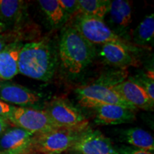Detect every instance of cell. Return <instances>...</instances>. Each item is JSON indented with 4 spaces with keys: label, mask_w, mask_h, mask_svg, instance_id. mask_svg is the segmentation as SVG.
<instances>
[{
    "label": "cell",
    "mask_w": 154,
    "mask_h": 154,
    "mask_svg": "<svg viewBox=\"0 0 154 154\" xmlns=\"http://www.w3.org/2000/svg\"><path fill=\"white\" fill-rule=\"evenodd\" d=\"M57 64V54L48 40L30 42L21 48L18 69L24 76L47 82L54 74Z\"/></svg>",
    "instance_id": "obj_1"
},
{
    "label": "cell",
    "mask_w": 154,
    "mask_h": 154,
    "mask_svg": "<svg viewBox=\"0 0 154 154\" xmlns=\"http://www.w3.org/2000/svg\"><path fill=\"white\" fill-rule=\"evenodd\" d=\"M59 54L63 69L69 74H80L93 61L96 48L82 36L72 25L62 30Z\"/></svg>",
    "instance_id": "obj_2"
},
{
    "label": "cell",
    "mask_w": 154,
    "mask_h": 154,
    "mask_svg": "<svg viewBox=\"0 0 154 154\" xmlns=\"http://www.w3.org/2000/svg\"><path fill=\"white\" fill-rule=\"evenodd\" d=\"M87 128H57L36 134L32 148L40 154H60L69 149Z\"/></svg>",
    "instance_id": "obj_3"
},
{
    "label": "cell",
    "mask_w": 154,
    "mask_h": 154,
    "mask_svg": "<svg viewBox=\"0 0 154 154\" xmlns=\"http://www.w3.org/2000/svg\"><path fill=\"white\" fill-rule=\"evenodd\" d=\"M85 39L94 44L119 43L130 44L126 40L116 34L107 26L103 19L77 14L76 20L72 24Z\"/></svg>",
    "instance_id": "obj_4"
},
{
    "label": "cell",
    "mask_w": 154,
    "mask_h": 154,
    "mask_svg": "<svg viewBox=\"0 0 154 154\" xmlns=\"http://www.w3.org/2000/svg\"><path fill=\"white\" fill-rule=\"evenodd\" d=\"M76 93L79 103L86 108L95 109L102 106L116 104L136 110L127 103L111 86L99 83H94L78 88Z\"/></svg>",
    "instance_id": "obj_5"
},
{
    "label": "cell",
    "mask_w": 154,
    "mask_h": 154,
    "mask_svg": "<svg viewBox=\"0 0 154 154\" xmlns=\"http://www.w3.org/2000/svg\"><path fill=\"white\" fill-rule=\"evenodd\" d=\"M7 120L17 127L36 135L60 128L51 121L45 111L33 108L14 106Z\"/></svg>",
    "instance_id": "obj_6"
},
{
    "label": "cell",
    "mask_w": 154,
    "mask_h": 154,
    "mask_svg": "<svg viewBox=\"0 0 154 154\" xmlns=\"http://www.w3.org/2000/svg\"><path fill=\"white\" fill-rule=\"evenodd\" d=\"M44 111L60 128H87L88 123L84 116L66 99L52 100Z\"/></svg>",
    "instance_id": "obj_7"
},
{
    "label": "cell",
    "mask_w": 154,
    "mask_h": 154,
    "mask_svg": "<svg viewBox=\"0 0 154 154\" xmlns=\"http://www.w3.org/2000/svg\"><path fill=\"white\" fill-rule=\"evenodd\" d=\"M81 154H119L109 138L98 130L86 129L72 148Z\"/></svg>",
    "instance_id": "obj_8"
},
{
    "label": "cell",
    "mask_w": 154,
    "mask_h": 154,
    "mask_svg": "<svg viewBox=\"0 0 154 154\" xmlns=\"http://www.w3.org/2000/svg\"><path fill=\"white\" fill-rule=\"evenodd\" d=\"M99 55L106 64L121 69H126L128 66H137L139 63L133 54L131 44L119 43L103 44Z\"/></svg>",
    "instance_id": "obj_9"
},
{
    "label": "cell",
    "mask_w": 154,
    "mask_h": 154,
    "mask_svg": "<svg viewBox=\"0 0 154 154\" xmlns=\"http://www.w3.org/2000/svg\"><path fill=\"white\" fill-rule=\"evenodd\" d=\"M36 134L19 127L7 129L0 136V152L22 154L32 149Z\"/></svg>",
    "instance_id": "obj_10"
},
{
    "label": "cell",
    "mask_w": 154,
    "mask_h": 154,
    "mask_svg": "<svg viewBox=\"0 0 154 154\" xmlns=\"http://www.w3.org/2000/svg\"><path fill=\"white\" fill-rule=\"evenodd\" d=\"M111 88L132 107L146 111H153L154 101L149 97L139 84L131 78L123 81Z\"/></svg>",
    "instance_id": "obj_11"
},
{
    "label": "cell",
    "mask_w": 154,
    "mask_h": 154,
    "mask_svg": "<svg viewBox=\"0 0 154 154\" xmlns=\"http://www.w3.org/2000/svg\"><path fill=\"white\" fill-rule=\"evenodd\" d=\"M41 99L42 96L37 92L19 84L13 83L0 84V99L4 102L20 106L19 107H26L37 104Z\"/></svg>",
    "instance_id": "obj_12"
},
{
    "label": "cell",
    "mask_w": 154,
    "mask_h": 154,
    "mask_svg": "<svg viewBox=\"0 0 154 154\" xmlns=\"http://www.w3.org/2000/svg\"><path fill=\"white\" fill-rule=\"evenodd\" d=\"M96 124L111 126L126 124L136 119L134 110L120 105H105L95 109Z\"/></svg>",
    "instance_id": "obj_13"
},
{
    "label": "cell",
    "mask_w": 154,
    "mask_h": 154,
    "mask_svg": "<svg viewBox=\"0 0 154 154\" xmlns=\"http://www.w3.org/2000/svg\"><path fill=\"white\" fill-rule=\"evenodd\" d=\"M108 14H109V23L112 28L111 30L122 38L127 32L132 22V8L131 2L125 0L111 1Z\"/></svg>",
    "instance_id": "obj_14"
},
{
    "label": "cell",
    "mask_w": 154,
    "mask_h": 154,
    "mask_svg": "<svg viewBox=\"0 0 154 154\" xmlns=\"http://www.w3.org/2000/svg\"><path fill=\"white\" fill-rule=\"evenodd\" d=\"M22 45L13 44L0 51V79L9 80L19 74V55Z\"/></svg>",
    "instance_id": "obj_15"
},
{
    "label": "cell",
    "mask_w": 154,
    "mask_h": 154,
    "mask_svg": "<svg viewBox=\"0 0 154 154\" xmlns=\"http://www.w3.org/2000/svg\"><path fill=\"white\" fill-rule=\"evenodd\" d=\"M24 2L0 0V27L7 29L20 22L24 12Z\"/></svg>",
    "instance_id": "obj_16"
},
{
    "label": "cell",
    "mask_w": 154,
    "mask_h": 154,
    "mask_svg": "<svg viewBox=\"0 0 154 154\" xmlns=\"http://www.w3.org/2000/svg\"><path fill=\"white\" fill-rule=\"evenodd\" d=\"M119 138L121 142L131 147L151 152L154 151L153 136L140 128H131L122 131Z\"/></svg>",
    "instance_id": "obj_17"
},
{
    "label": "cell",
    "mask_w": 154,
    "mask_h": 154,
    "mask_svg": "<svg viewBox=\"0 0 154 154\" xmlns=\"http://www.w3.org/2000/svg\"><path fill=\"white\" fill-rule=\"evenodd\" d=\"M134 45L144 48H151L154 40V15L146 16L131 34Z\"/></svg>",
    "instance_id": "obj_18"
},
{
    "label": "cell",
    "mask_w": 154,
    "mask_h": 154,
    "mask_svg": "<svg viewBox=\"0 0 154 154\" xmlns=\"http://www.w3.org/2000/svg\"><path fill=\"white\" fill-rule=\"evenodd\" d=\"M111 1L109 0H78L76 14L103 19L109 12Z\"/></svg>",
    "instance_id": "obj_19"
},
{
    "label": "cell",
    "mask_w": 154,
    "mask_h": 154,
    "mask_svg": "<svg viewBox=\"0 0 154 154\" xmlns=\"http://www.w3.org/2000/svg\"><path fill=\"white\" fill-rule=\"evenodd\" d=\"M38 3L52 26L60 24L66 18V14L58 0H40Z\"/></svg>",
    "instance_id": "obj_20"
},
{
    "label": "cell",
    "mask_w": 154,
    "mask_h": 154,
    "mask_svg": "<svg viewBox=\"0 0 154 154\" xmlns=\"http://www.w3.org/2000/svg\"><path fill=\"white\" fill-rule=\"evenodd\" d=\"M134 82L141 86L144 91L146 92L147 95L152 101H154V81L153 74H147L143 76H138L136 78L131 77Z\"/></svg>",
    "instance_id": "obj_21"
},
{
    "label": "cell",
    "mask_w": 154,
    "mask_h": 154,
    "mask_svg": "<svg viewBox=\"0 0 154 154\" xmlns=\"http://www.w3.org/2000/svg\"><path fill=\"white\" fill-rule=\"evenodd\" d=\"M61 7L67 14H76L78 6V0H58Z\"/></svg>",
    "instance_id": "obj_22"
},
{
    "label": "cell",
    "mask_w": 154,
    "mask_h": 154,
    "mask_svg": "<svg viewBox=\"0 0 154 154\" xmlns=\"http://www.w3.org/2000/svg\"><path fill=\"white\" fill-rule=\"evenodd\" d=\"M119 154H153V152L145 151L131 146L122 145L116 148Z\"/></svg>",
    "instance_id": "obj_23"
},
{
    "label": "cell",
    "mask_w": 154,
    "mask_h": 154,
    "mask_svg": "<svg viewBox=\"0 0 154 154\" xmlns=\"http://www.w3.org/2000/svg\"><path fill=\"white\" fill-rule=\"evenodd\" d=\"M13 109H14V106L5 103L0 99V116H2L7 119Z\"/></svg>",
    "instance_id": "obj_24"
},
{
    "label": "cell",
    "mask_w": 154,
    "mask_h": 154,
    "mask_svg": "<svg viewBox=\"0 0 154 154\" xmlns=\"http://www.w3.org/2000/svg\"><path fill=\"white\" fill-rule=\"evenodd\" d=\"M9 121L6 118L0 116V135H2L6 130L8 129Z\"/></svg>",
    "instance_id": "obj_25"
},
{
    "label": "cell",
    "mask_w": 154,
    "mask_h": 154,
    "mask_svg": "<svg viewBox=\"0 0 154 154\" xmlns=\"http://www.w3.org/2000/svg\"><path fill=\"white\" fill-rule=\"evenodd\" d=\"M7 42H8L6 39V37L2 35H0V51H3L6 47H8L9 45Z\"/></svg>",
    "instance_id": "obj_26"
},
{
    "label": "cell",
    "mask_w": 154,
    "mask_h": 154,
    "mask_svg": "<svg viewBox=\"0 0 154 154\" xmlns=\"http://www.w3.org/2000/svg\"><path fill=\"white\" fill-rule=\"evenodd\" d=\"M22 154H40V153H37V152H36L35 151H34L33 149H31L29 151H26L25 152V153H22Z\"/></svg>",
    "instance_id": "obj_27"
},
{
    "label": "cell",
    "mask_w": 154,
    "mask_h": 154,
    "mask_svg": "<svg viewBox=\"0 0 154 154\" xmlns=\"http://www.w3.org/2000/svg\"><path fill=\"white\" fill-rule=\"evenodd\" d=\"M0 154H10V153H6V152H0Z\"/></svg>",
    "instance_id": "obj_28"
}]
</instances>
